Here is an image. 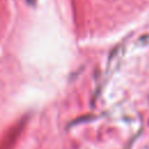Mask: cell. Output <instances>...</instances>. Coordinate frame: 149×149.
Masks as SVG:
<instances>
[{
	"label": "cell",
	"instance_id": "1",
	"mask_svg": "<svg viewBox=\"0 0 149 149\" xmlns=\"http://www.w3.org/2000/svg\"><path fill=\"white\" fill-rule=\"evenodd\" d=\"M36 1H37V0H27V2H28L29 5H31V6H34V5L36 3Z\"/></svg>",
	"mask_w": 149,
	"mask_h": 149
}]
</instances>
